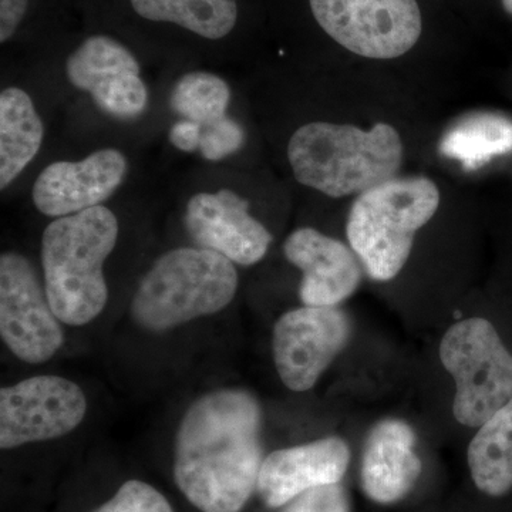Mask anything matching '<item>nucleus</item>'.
<instances>
[{
	"label": "nucleus",
	"mask_w": 512,
	"mask_h": 512,
	"mask_svg": "<svg viewBox=\"0 0 512 512\" xmlns=\"http://www.w3.org/2000/svg\"><path fill=\"white\" fill-rule=\"evenodd\" d=\"M262 412L241 389L204 394L178 426L174 478L202 512H241L258 487Z\"/></svg>",
	"instance_id": "obj_1"
},
{
	"label": "nucleus",
	"mask_w": 512,
	"mask_h": 512,
	"mask_svg": "<svg viewBox=\"0 0 512 512\" xmlns=\"http://www.w3.org/2000/svg\"><path fill=\"white\" fill-rule=\"evenodd\" d=\"M119 222L103 207L56 218L42 238V266L50 306L60 322L84 326L106 308L103 266L117 244Z\"/></svg>",
	"instance_id": "obj_2"
},
{
	"label": "nucleus",
	"mask_w": 512,
	"mask_h": 512,
	"mask_svg": "<svg viewBox=\"0 0 512 512\" xmlns=\"http://www.w3.org/2000/svg\"><path fill=\"white\" fill-rule=\"evenodd\" d=\"M288 158L299 183L342 198L393 180L402 165L403 143L386 123L369 131L348 124L309 123L293 133Z\"/></svg>",
	"instance_id": "obj_3"
},
{
	"label": "nucleus",
	"mask_w": 512,
	"mask_h": 512,
	"mask_svg": "<svg viewBox=\"0 0 512 512\" xmlns=\"http://www.w3.org/2000/svg\"><path fill=\"white\" fill-rule=\"evenodd\" d=\"M238 289L234 262L204 248H177L141 279L131 315L140 328L163 333L227 308Z\"/></svg>",
	"instance_id": "obj_4"
},
{
	"label": "nucleus",
	"mask_w": 512,
	"mask_h": 512,
	"mask_svg": "<svg viewBox=\"0 0 512 512\" xmlns=\"http://www.w3.org/2000/svg\"><path fill=\"white\" fill-rule=\"evenodd\" d=\"M439 205V188L424 177L393 178L357 197L346 234L370 278L387 282L400 274L417 231L434 217Z\"/></svg>",
	"instance_id": "obj_5"
},
{
	"label": "nucleus",
	"mask_w": 512,
	"mask_h": 512,
	"mask_svg": "<svg viewBox=\"0 0 512 512\" xmlns=\"http://www.w3.org/2000/svg\"><path fill=\"white\" fill-rule=\"evenodd\" d=\"M440 360L456 382L453 414L463 426L478 429L512 399V353L490 320L454 323L441 339Z\"/></svg>",
	"instance_id": "obj_6"
},
{
	"label": "nucleus",
	"mask_w": 512,
	"mask_h": 512,
	"mask_svg": "<svg viewBox=\"0 0 512 512\" xmlns=\"http://www.w3.org/2000/svg\"><path fill=\"white\" fill-rule=\"evenodd\" d=\"M316 23L340 46L369 59H396L421 35L416 0H308Z\"/></svg>",
	"instance_id": "obj_7"
},
{
	"label": "nucleus",
	"mask_w": 512,
	"mask_h": 512,
	"mask_svg": "<svg viewBox=\"0 0 512 512\" xmlns=\"http://www.w3.org/2000/svg\"><path fill=\"white\" fill-rule=\"evenodd\" d=\"M0 335L22 362L39 365L62 348L64 333L46 288L25 256H0Z\"/></svg>",
	"instance_id": "obj_8"
},
{
	"label": "nucleus",
	"mask_w": 512,
	"mask_h": 512,
	"mask_svg": "<svg viewBox=\"0 0 512 512\" xmlns=\"http://www.w3.org/2000/svg\"><path fill=\"white\" fill-rule=\"evenodd\" d=\"M87 413L82 387L60 376H35L0 390V447L59 439Z\"/></svg>",
	"instance_id": "obj_9"
},
{
	"label": "nucleus",
	"mask_w": 512,
	"mask_h": 512,
	"mask_svg": "<svg viewBox=\"0 0 512 512\" xmlns=\"http://www.w3.org/2000/svg\"><path fill=\"white\" fill-rule=\"evenodd\" d=\"M352 335L349 316L338 306H303L286 312L274 328V360L282 383L293 392L312 389Z\"/></svg>",
	"instance_id": "obj_10"
},
{
	"label": "nucleus",
	"mask_w": 512,
	"mask_h": 512,
	"mask_svg": "<svg viewBox=\"0 0 512 512\" xmlns=\"http://www.w3.org/2000/svg\"><path fill=\"white\" fill-rule=\"evenodd\" d=\"M234 191L200 192L187 204L185 227L200 248L218 252L234 264L255 265L272 244V235Z\"/></svg>",
	"instance_id": "obj_11"
},
{
	"label": "nucleus",
	"mask_w": 512,
	"mask_h": 512,
	"mask_svg": "<svg viewBox=\"0 0 512 512\" xmlns=\"http://www.w3.org/2000/svg\"><path fill=\"white\" fill-rule=\"evenodd\" d=\"M126 173V157L114 148H103L76 163L57 161L37 177L33 202L47 217L77 214L109 200Z\"/></svg>",
	"instance_id": "obj_12"
},
{
	"label": "nucleus",
	"mask_w": 512,
	"mask_h": 512,
	"mask_svg": "<svg viewBox=\"0 0 512 512\" xmlns=\"http://www.w3.org/2000/svg\"><path fill=\"white\" fill-rule=\"evenodd\" d=\"M349 464V444L336 436L281 448L264 458L256 490L269 508H282L311 488L340 483Z\"/></svg>",
	"instance_id": "obj_13"
},
{
	"label": "nucleus",
	"mask_w": 512,
	"mask_h": 512,
	"mask_svg": "<svg viewBox=\"0 0 512 512\" xmlns=\"http://www.w3.org/2000/svg\"><path fill=\"white\" fill-rule=\"evenodd\" d=\"M286 259L301 269L299 298L305 306H338L359 288V261L338 239L313 228L296 229L285 241Z\"/></svg>",
	"instance_id": "obj_14"
},
{
	"label": "nucleus",
	"mask_w": 512,
	"mask_h": 512,
	"mask_svg": "<svg viewBox=\"0 0 512 512\" xmlns=\"http://www.w3.org/2000/svg\"><path fill=\"white\" fill-rule=\"evenodd\" d=\"M416 444V434L406 421L386 419L375 424L360 467V483L370 500L394 504L413 490L423 471Z\"/></svg>",
	"instance_id": "obj_15"
},
{
	"label": "nucleus",
	"mask_w": 512,
	"mask_h": 512,
	"mask_svg": "<svg viewBox=\"0 0 512 512\" xmlns=\"http://www.w3.org/2000/svg\"><path fill=\"white\" fill-rule=\"evenodd\" d=\"M127 10L140 23L221 43L234 35L241 20L239 0H126Z\"/></svg>",
	"instance_id": "obj_16"
},
{
	"label": "nucleus",
	"mask_w": 512,
	"mask_h": 512,
	"mask_svg": "<svg viewBox=\"0 0 512 512\" xmlns=\"http://www.w3.org/2000/svg\"><path fill=\"white\" fill-rule=\"evenodd\" d=\"M467 463L480 493L495 500L512 493V399L478 427Z\"/></svg>",
	"instance_id": "obj_17"
},
{
	"label": "nucleus",
	"mask_w": 512,
	"mask_h": 512,
	"mask_svg": "<svg viewBox=\"0 0 512 512\" xmlns=\"http://www.w3.org/2000/svg\"><path fill=\"white\" fill-rule=\"evenodd\" d=\"M43 123L25 90L0 94V188L5 190L39 153Z\"/></svg>",
	"instance_id": "obj_18"
},
{
	"label": "nucleus",
	"mask_w": 512,
	"mask_h": 512,
	"mask_svg": "<svg viewBox=\"0 0 512 512\" xmlns=\"http://www.w3.org/2000/svg\"><path fill=\"white\" fill-rule=\"evenodd\" d=\"M441 154L478 170L512 151V121L501 114H474L451 128L440 143Z\"/></svg>",
	"instance_id": "obj_19"
},
{
	"label": "nucleus",
	"mask_w": 512,
	"mask_h": 512,
	"mask_svg": "<svg viewBox=\"0 0 512 512\" xmlns=\"http://www.w3.org/2000/svg\"><path fill=\"white\" fill-rule=\"evenodd\" d=\"M64 72L74 87L92 93L99 84L121 74L140 73L141 67L136 55L121 40L109 33H92L67 56Z\"/></svg>",
	"instance_id": "obj_20"
},
{
	"label": "nucleus",
	"mask_w": 512,
	"mask_h": 512,
	"mask_svg": "<svg viewBox=\"0 0 512 512\" xmlns=\"http://www.w3.org/2000/svg\"><path fill=\"white\" fill-rule=\"evenodd\" d=\"M231 100V90L224 79L208 72L184 74L171 93V109L205 127L224 119Z\"/></svg>",
	"instance_id": "obj_21"
},
{
	"label": "nucleus",
	"mask_w": 512,
	"mask_h": 512,
	"mask_svg": "<svg viewBox=\"0 0 512 512\" xmlns=\"http://www.w3.org/2000/svg\"><path fill=\"white\" fill-rule=\"evenodd\" d=\"M90 94L101 111L121 120L136 119L144 113L148 103L147 87L140 73L121 74L99 84Z\"/></svg>",
	"instance_id": "obj_22"
},
{
	"label": "nucleus",
	"mask_w": 512,
	"mask_h": 512,
	"mask_svg": "<svg viewBox=\"0 0 512 512\" xmlns=\"http://www.w3.org/2000/svg\"><path fill=\"white\" fill-rule=\"evenodd\" d=\"M94 512H174L160 491L143 481L124 483L111 500Z\"/></svg>",
	"instance_id": "obj_23"
},
{
	"label": "nucleus",
	"mask_w": 512,
	"mask_h": 512,
	"mask_svg": "<svg viewBox=\"0 0 512 512\" xmlns=\"http://www.w3.org/2000/svg\"><path fill=\"white\" fill-rule=\"evenodd\" d=\"M244 143V128L227 116L202 127L200 151L205 160L220 161L237 153Z\"/></svg>",
	"instance_id": "obj_24"
},
{
	"label": "nucleus",
	"mask_w": 512,
	"mask_h": 512,
	"mask_svg": "<svg viewBox=\"0 0 512 512\" xmlns=\"http://www.w3.org/2000/svg\"><path fill=\"white\" fill-rule=\"evenodd\" d=\"M281 512H350L349 495L340 483L320 485L293 498Z\"/></svg>",
	"instance_id": "obj_25"
},
{
	"label": "nucleus",
	"mask_w": 512,
	"mask_h": 512,
	"mask_svg": "<svg viewBox=\"0 0 512 512\" xmlns=\"http://www.w3.org/2000/svg\"><path fill=\"white\" fill-rule=\"evenodd\" d=\"M43 0H0V43L12 42L22 33Z\"/></svg>",
	"instance_id": "obj_26"
},
{
	"label": "nucleus",
	"mask_w": 512,
	"mask_h": 512,
	"mask_svg": "<svg viewBox=\"0 0 512 512\" xmlns=\"http://www.w3.org/2000/svg\"><path fill=\"white\" fill-rule=\"evenodd\" d=\"M202 126L194 121H177L170 130V141L178 150L191 153L198 150L201 143Z\"/></svg>",
	"instance_id": "obj_27"
},
{
	"label": "nucleus",
	"mask_w": 512,
	"mask_h": 512,
	"mask_svg": "<svg viewBox=\"0 0 512 512\" xmlns=\"http://www.w3.org/2000/svg\"><path fill=\"white\" fill-rule=\"evenodd\" d=\"M503 2L504 9L512 15V0H501Z\"/></svg>",
	"instance_id": "obj_28"
}]
</instances>
